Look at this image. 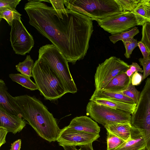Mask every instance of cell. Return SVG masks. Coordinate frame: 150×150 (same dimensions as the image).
Segmentation results:
<instances>
[{
    "mask_svg": "<svg viewBox=\"0 0 150 150\" xmlns=\"http://www.w3.org/2000/svg\"><path fill=\"white\" fill-rule=\"evenodd\" d=\"M24 9L29 23L47 38L67 60L82 43L85 29L80 14L68 9L63 18L42 0H28Z\"/></svg>",
    "mask_w": 150,
    "mask_h": 150,
    "instance_id": "obj_1",
    "label": "cell"
},
{
    "mask_svg": "<svg viewBox=\"0 0 150 150\" xmlns=\"http://www.w3.org/2000/svg\"><path fill=\"white\" fill-rule=\"evenodd\" d=\"M21 116L41 138L49 142L57 141L61 129L56 119L35 96L14 97Z\"/></svg>",
    "mask_w": 150,
    "mask_h": 150,
    "instance_id": "obj_2",
    "label": "cell"
},
{
    "mask_svg": "<svg viewBox=\"0 0 150 150\" xmlns=\"http://www.w3.org/2000/svg\"><path fill=\"white\" fill-rule=\"evenodd\" d=\"M32 74L38 90L45 100L55 103L66 93L57 75L40 59L34 63Z\"/></svg>",
    "mask_w": 150,
    "mask_h": 150,
    "instance_id": "obj_3",
    "label": "cell"
},
{
    "mask_svg": "<svg viewBox=\"0 0 150 150\" xmlns=\"http://www.w3.org/2000/svg\"><path fill=\"white\" fill-rule=\"evenodd\" d=\"M38 58L42 60L55 73L60 80L66 93H74L77 89L70 73L68 61L53 44H47L39 49Z\"/></svg>",
    "mask_w": 150,
    "mask_h": 150,
    "instance_id": "obj_4",
    "label": "cell"
},
{
    "mask_svg": "<svg viewBox=\"0 0 150 150\" xmlns=\"http://www.w3.org/2000/svg\"><path fill=\"white\" fill-rule=\"evenodd\" d=\"M64 1L67 8L84 15L92 21L102 19L122 12L116 0Z\"/></svg>",
    "mask_w": 150,
    "mask_h": 150,
    "instance_id": "obj_5",
    "label": "cell"
},
{
    "mask_svg": "<svg viewBox=\"0 0 150 150\" xmlns=\"http://www.w3.org/2000/svg\"><path fill=\"white\" fill-rule=\"evenodd\" d=\"M131 124L145 142L146 150L150 149V78L146 80L140 92L136 110L132 115Z\"/></svg>",
    "mask_w": 150,
    "mask_h": 150,
    "instance_id": "obj_6",
    "label": "cell"
},
{
    "mask_svg": "<svg viewBox=\"0 0 150 150\" xmlns=\"http://www.w3.org/2000/svg\"><path fill=\"white\" fill-rule=\"evenodd\" d=\"M86 114L104 127L113 123H131V114L129 112L116 109L90 101L86 107Z\"/></svg>",
    "mask_w": 150,
    "mask_h": 150,
    "instance_id": "obj_7",
    "label": "cell"
},
{
    "mask_svg": "<svg viewBox=\"0 0 150 150\" xmlns=\"http://www.w3.org/2000/svg\"><path fill=\"white\" fill-rule=\"evenodd\" d=\"M99 25L112 35L128 31L137 25H142L144 22L133 12L122 13L96 20Z\"/></svg>",
    "mask_w": 150,
    "mask_h": 150,
    "instance_id": "obj_8",
    "label": "cell"
},
{
    "mask_svg": "<svg viewBox=\"0 0 150 150\" xmlns=\"http://www.w3.org/2000/svg\"><path fill=\"white\" fill-rule=\"evenodd\" d=\"M129 65L120 59L111 56L97 67L94 76L95 91H102L115 77L125 72Z\"/></svg>",
    "mask_w": 150,
    "mask_h": 150,
    "instance_id": "obj_9",
    "label": "cell"
},
{
    "mask_svg": "<svg viewBox=\"0 0 150 150\" xmlns=\"http://www.w3.org/2000/svg\"><path fill=\"white\" fill-rule=\"evenodd\" d=\"M10 35L11 46L16 54L25 55L34 46L33 37L27 30L21 20H13Z\"/></svg>",
    "mask_w": 150,
    "mask_h": 150,
    "instance_id": "obj_10",
    "label": "cell"
},
{
    "mask_svg": "<svg viewBox=\"0 0 150 150\" xmlns=\"http://www.w3.org/2000/svg\"><path fill=\"white\" fill-rule=\"evenodd\" d=\"M100 137L99 134L75 130L67 126L61 129L57 141L62 147H76L92 144Z\"/></svg>",
    "mask_w": 150,
    "mask_h": 150,
    "instance_id": "obj_11",
    "label": "cell"
},
{
    "mask_svg": "<svg viewBox=\"0 0 150 150\" xmlns=\"http://www.w3.org/2000/svg\"><path fill=\"white\" fill-rule=\"evenodd\" d=\"M27 122L22 117L11 114L0 106V127L15 134L21 131Z\"/></svg>",
    "mask_w": 150,
    "mask_h": 150,
    "instance_id": "obj_12",
    "label": "cell"
},
{
    "mask_svg": "<svg viewBox=\"0 0 150 150\" xmlns=\"http://www.w3.org/2000/svg\"><path fill=\"white\" fill-rule=\"evenodd\" d=\"M4 81L0 79V106L8 112L22 117L18 106L14 97L8 91Z\"/></svg>",
    "mask_w": 150,
    "mask_h": 150,
    "instance_id": "obj_13",
    "label": "cell"
},
{
    "mask_svg": "<svg viewBox=\"0 0 150 150\" xmlns=\"http://www.w3.org/2000/svg\"><path fill=\"white\" fill-rule=\"evenodd\" d=\"M68 127L73 130L92 134H99L100 127L96 122L87 116L76 117Z\"/></svg>",
    "mask_w": 150,
    "mask_h": 150,
    "instance_id": "obj_14",
    "label": "cell"
},
{
    "mask_svg": "<svg viewBox=\"0 0 150 150\" xmlns=\"http://www.w3.org/2000/svg\"><path fill=\"white\" fill-rule=\"evenodd\" d=\"M131 79L125 72L120 73L113 79L101 91L119 92L126 89L131 83Z\"/></svg>",
    "mask_w": 150,
    "mask_h": 150,
    "instance_id": "obj_15",
    "label": "cell"
},
{
    "mask_svg": "<svg viewBox=\"0 0 150 150\" xmlns=\"http://www.w3.org/2000/svg\"><path fill=\"white\" fill-rule=\"evenodd\" d=\"M146 150L145 142L140 133L133 128L132 137L115 150Z\"/></svg>",
    "mask_w": 150,
    "mask_h": 150,
    "instance_id": "obj_16",
    "label": "cell"
},
{
    "mask_svg": "<svg viewBox=\"0 0 150 150\" xmlns=\"http://www.w3.org/2000/svg\"><path fill=\"white\" fill-rule=\"evenodd\" d=\"M109 131L126 141L132 137L133 128L131 123H113L104 126Z\"/></svg>",
    "mask_w": 150,
    "mask_h": 150,
    "instance_id": "obj_17",
    "label": "cell"
},
{
    "mask_svg": "<svg viewBox=\"0 0 150 150\" xmlns=\"http://www.w3.org/2000/svg\"><path fill=\"white\" fill-rule=\"evenodd\" d=\"M90 100L111 108L128 112L132 115L135 112L137 105L135 103H127L108 99L96 98Z\"/></svg>",
    "mask_w": 150,
    "mask_h": 150,
    "instance_id": "obj_18",
    "label": "cell"
},
{
    "mask_svg": "<svg viewBox=\"0 0 150 150\" xmlns=\"http://www.w3.org/2000/svg\"><path fill=\"white\" fill-rule=\"evenodd\" d=\"M96 98L108 99L127 103H135L132 99L118 92L94 91L89 100Z\"/></svg>",
    "mask_w": 150,
    "mask_h": 150,
    "instance_id": "obj_19",
    "label": "cell"
},
{
    "mask_svg": "<svg viewBox=\"0 0 150 150\" xmlns=\"http://www.w3.org/2000/svg\"><path fill=\"white\" fill-rule=\"evenodd\" d=\"M9 77L12 80L21 85L22 86L31 91L38 90L37 86L30 78L21 74H11Z\"/></svg>",
    "mask_w": 150,
    "mask_h": 150,
    "instance_id": "obj_20",
    "label": "cell"
},
{
    "mask_svg": "<svg viewBox=\"0 0 150 150\" xmlns=\"http://www.w3.org/2000/svg\"><path fill=\"white\" fill-rule=\"evenodd\" d=\"M34 64L33 60L30 55H27L24 61L16 66V69L21 74L30 78L32 77Z\"/></svg>",
    "mask_w": 150,
    "mask_h": 150,
    "instance_id": "obj_21",
    "label": "cell"
},
{
    "mask_svg": "<svg viewBox=\"0 0 150 150\" xmlns=\"http://www.w3.org/2000/svg\"><path fill=\"white\" fill-rule=\"evenodd\" d=\"M139 32L138 28L135 27L128 31L120 34L112 35L109 36V39L110 41L114 44L118 41H125L130 38H134Z\"/></svg>",
    "mask_w": 150,
    "mask_h": 150,
    "instance_id": "obj_22",
    "label": "cell"
},
{
    "mask_svg": "<svg viewBox=\"0 0 150 150\" xmlns=\"http://www.w3.org/2000/svg\"><path fill=\"white\" fill-rule=\"evenodd\" d=\"M21 15L16 9L6 8L0 10V18L5 19L11 26L14 20H21Z\"/></svg>",
    "mask_w": 150,
    "mask_h": 150,
    "instance_id": "obj_23",
    "label": "cell"
},
{
    "mask_svg": "<svg viewBox=\"0 0 150 150\" xmlns=\"http://www.w3.org/2000/svg\"><path fill=\"white\" fill-rule=\"evenodd\" d=\"M107 134V150H115L125 142L109 131Z\"/></svg>",
    "mask_w": 150,
    "mask_h": 150,
    "instance_id": "obj_24",
    "label": "cell"
},
{
    "mask_svg": "<svg viewBox=\"0 0 150 150\" xmlns=\"http://www.w3.org/2000/svg\"><path fill=\"white\" fill-rule=\"evenodd\" d=\"M122 12H133L141 0H116Z\"/></svg>",
    "mask_w": 150,
    "mask_h": 150,
    "instance_id": "obj_25",
    "label": "cell"
},
{
    "mask_svg": "<svg viewBox=\"0 0 150 150\" xmlns=\"http://www.w3.org/2000/svg\"><path fill=\"white\" fill-rule=\"evenodd\" d=\"M141 41L144 45L150 54V20L145 21L142 25Z\"/></svg>",
    "mask_w": 150,
    "mask_h": 150,
    "instance_id": "obj_26",
    "label": "cell"
},
{
    "mask_svg": "<svg viewBox=\"0 0 150 150\" xmlns=\"http://www.w3.org/2000/svg\"><path fill=\"white\" fill-rule=\"evenodd\" d=\"M118 93H119L132 99L137 104L138 103L140 93L137 89L132 84L131 82L126 89Z\"/></svg>",
    "mask_w": 150,
    "mask_h": 150,
    "instance_id": "obj_27",
    "label": "cell"
},
{
    "mask_svg": "<svg viewBox=\"0 0 150 150\" xmlns=\"http://www.w3.org/2000/svg\"><path fill=\"white\" fill-rule=\"evenodd\" d=\"M51 4L52 6L54 9L59 17L63 18V15L67 13V10L64 7V0H42Z\"/></svg>",
    "mask_w": 150,
    "mask_h": 150,
    "instance_id": "obj_28",
    "label": "cell"
},
{
    "mask_svg": "<svg viewBox=\"0 0 150 150\" xmlns=\"http://www.w3.org/2000/svg\"><path fill=\"white\" fill-rule=\"evenodd\" d=\"M122 41L125 49L124 55L127 58H130L133 51L138 46V42L134 38Z\"/></svg>",
    "mask_w": 150,
    "mask_h": 150,
    "instance_id": "obj_29",
    "label": "cell"
},
{
    "mask_svg": "<svg viewBox=\"0 0 150 150\" xmlns=\"http://www.w3.org/2000/svg\"><path fill=\"white\" fill-rule=\"evenodd\" d=\"M138 61L143 67L142 80H143L150 75V56L146 58H140Z\"/></svg>",
    "mask_w": 150,
    "mask_h": 150,
    "instance_id": "obj_30",
    "label": "cell"
},
{
    "mask_svg": "<svg viewBox=\"0 0 150 150\" xmlns=\"http://www.w3.org/2000/svg\"><path fill=\"white\" fill-rule=\"evenodd\" d=\"M21 0H0V10L6 8L16 9Z\"/></svg>",
    "mask_w": 150,
    "mask_h": 150,
    "instance_id": "obj_31",
    "label": "cell"
},
{
    "mask_svg": "<svg viewBox=\"0 0 150 150\" xmlns=\"http://www.w3.org/2000/svg\"><path fill=\"white\" fill-rule=\"evenodd\" d=\"M133 12L139 16L144 22L150 20L146 10L140 3L135 8Z\"/></svg>",
    "mask_w": 150,
    "mask_h": 150,
    "instance_id": "obj_32",
    "label": "cell"
},
{
    "mask_svg": "<svg viewBox=\"0 0 150 150\" xmlns=\"http://www.w3.org/2000/svg\"><path fill=\"white\" fill-rule=\"evenodd\" d=\"M143 79L142 75L138 72H134L133 74L131 79L132 84L134 86H137L140 84Z\"/></svg>",
    "mask_w": 150,
    "mask_h": 150,
    "instance_id": "obj_33",
    "label": "cell"
},
{
    "mask_svg": "<svg viewBox=\"0 0 150 150\" xmlns=\"http://www.w3.org/2000/svg\"><path fill=\"white\" fill-rule=\"evenodd\" d=\"M79 146V149H77L76 147L64 146L63 147L64 150H93L92 143Z\"/></svg>",
    "mask_w": 150,
    "mask_h": 150,
    "instance_id": "obj_34",
    "label": "cell"
},
{
    "mask_svg": "<svg viewBox=\"0 0 150 150\" xmlns=\"http://www.w3.org/2000/svg\"><path fill=\"white\" fill-rule=\"evenodd\" d=\"M8 132L6 128L0 127V147L6 143V137Z\"/></svg>",
    "mask_w": 150,
    "mask_h": 150,
    "instance_id": "obj_35",
    "label": "cell"
},
{
    "mask_svg": "<svg viewBox=\"0 0 150 150\" xmlns=\"http://www.w3.org/2000/svg\"><path fill=\"white\" fill-rule=\"evenodd\" d=\"M138 47L142 54L143 58H146L150 56V54L144 45L141 41L138 42Z\"/></svg>",
    "mask_w": 150,
    "mask_h": 150,
    "instance_id": "obj_36",
    "label": "cell"
},
{
    "mask_svg": "<svg viewBox=\"0 0 150 150\" xmlns=\"http://www.w3.org/2000/svg\"><path fill=\"white\" fill-rule=\"evenodd\" d=\"M129 68L133 74L136 72H143V70L136 62H132L131 65H129Z\"/></svg>",
    "mask_w": 150,
    "mask_h": 150,
    "instance_id": "obj_37",
    "label": "cell"
},
{
    "mask_svg": "<svg viewBox=\"0 0 150 150\" xmlns=\"http://www.w3.org/2000/svg\"><path fill=\"white\" fill-rule=\"evenodd\" d=\"M21 139L16 140L11 144L10 150H20L21 147Z\"/></svg>",
    "mask_w": 150,
    "mask_h": 150,
    "instance_id": "obj_38",
    "label": "cell"
},
{
    "mask_svg": "<svg viewBox=\"0 0 150 150\" xmlns=\"http://www.w3.org/2000/svg\"><path fill=\"white\" fill-rule=\"evenodd\" d=\"M140 4L145 8L150 9V0H141Z\"/></svg>",
    "mask_w": 150,
    "mask_h": 150,
    "instance_id": "obj_39",
    "label": "cell"
},
{
    "mask_svg": "<svg viewBox=\"0 0 150 150\" xmlns=\"http://www.w3.org/2000/svg\"><path fill=\"white\" fill-rule=\"evenodd\" d=\"M125 74L130 79H131L132 76L133 74L130 69L128 68L125 72Z\"/></svg>",
    "mask_w": 150,
    "mask_h": 150,
    "instance_id": "obj_40",
    "label": "cell"
},
{
    "mask_svg": "<svg viewBox=\"0 0 150 150\" xmlns=\"http://www.w3.org/2000/svg\"><path fill=\"white\" fill-rule=\"evenodd\" d=\"M144 8L147 11V14L148 15V16L149 19H150V9L147 8L145 7H144Z\"/></svg>",
    "mask_w": 150,
    "mask_h": 150,
    "instance_id": "obj_41",
    "label": "cell"
},
{
    "mask_svg": "<svg viewBox=\"0 0 150 150\" xmlns=\"http://www.w3.org/2000/svg\"><path fill=\"white\" fill-rule=\"evenodd\" d=\"M149 150H150V149H149Z\"/></svg>",
    "mask_w": 150,
    "mask_h": 150,
    "instance_id": "obj_42",
    "label": "cell"
}]
</instances>
